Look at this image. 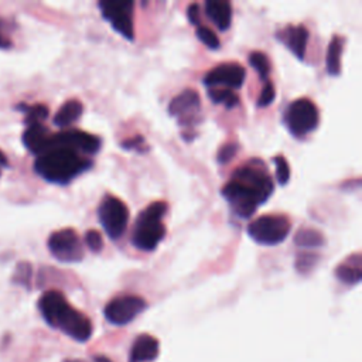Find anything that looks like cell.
<instances>
[{
  "instance_id": "1",
  "label": "cell",
  "mask_w": 362,
  "mask_h": 362,
  "mask_svg": "<svg viewBox=\"0 0 362 362\" xmlns=\"http://www.w3.org/2000/svg\"><path fill=\"white\" fill-rule=\"evenodd\" d=\"M274 189L273 181L262 160L253 158L236 168L221 194L235 215L249 218L266 202Z\"/></svg>"
},
{
  "instance_id": "2",
  "label": "cell",
  "mask_w": 362,
  "mask_h": 362,
  "mask_svg": "<svg viewBox=\"0 0 362 362\" xmlns=\"http://www.w3.org/2000/svg\"><path fill=\"white\" fill-rule=\"evenodd\" d=\"M40 311L48 325L61 329L75 341H86L92 334L90 321L78 310H75L57 290L44 293L38 301Z\"/></svg>"
},
{
  "instance_id": "3",
  "label": "cell",
  "mask_w": 362,
  "mask_h": 362,
  "mask_svg": "<svg viewBox=\"0 0 362 362\" xmlns=\"http://www.w3.org/2000/svg\"><path fill=\"white\" fill-rule=\"evenodd\" d=\"M90 165L92 161L83 158L78 151L68 147L51 146L37 157L34 170L48 182L68 184Z\"/></svg>"
},
{
  "instance_id": "4",
  "label": "cell",
  "mask_w": 362,
  "mask_h": 362,
  "mask_svg": "<svg viewBox=\"0 0 362 362\" xmlns=\"http://www.w3.org/2000/svg\"><path fill=\"white\" fill-rule=\"evenodd\" d=\"M167 209L168 206L164 201H156L139 214L132 233V243L134 247L150 252L158 246L165 236L163 218L167 214Z\"/></svg>"
},
{
  "instance_id": "5",
  "label": "cell",
  "mask_w": 362,
  "mask_h": 362,
  "mask_svg": "<svg viewBox=\"0 0 362 362\" xmlns=\"http://www.w3.org/2000/svg\"><path fill=\"white\" fill-rule=\"evenodd\" d=\"M291 223L284 215H262L247 226V235L257 243L274 246L281 243L290 233Z\"/></svg>"
},
{
  "instance_id": "6",
  "label": "cell",
  "mask_w": 362,
  "mask_h": 362,
  "mask_svg": "<svg viewBox=\"0 0 362 362\" xmlns=\"http://www.w3.org/2000/svg\"><path fill=\"white\" fill-rule=\"evenodd\" d=\"M318 109L307 98L293 100L284 113V124L296 137H303L311 133L318 124Z\"/></svg>"
},
{
  "instance_id": "7",
  "label": "cell",
  "mask_w": 362,
  "mask_h": 362,
  "mask_svg": "<svg viewBox=\"0 0 362 362\" xmlns=\"http://www.w3.org/2000/svg\"><path fill=\"white\" fill-rule=\"evenodd\" d=\"M98 218L107 236L112 240H116L127 228L129 209L122 199L107 194L98 206Z\"/></svg>"
},
{
  "instance_id": "8",
  "label": "cell",
  "mask_w": 362,
  "mask_h": 362,
  "mask_svg": "<svg viewBox=\"0 0 362 362\" xmlns=\"http://www.w3.org/2000/svg\"><path fill=\"white\" fill-rule=\"evenodd\" d=\"M48 249L51 255L65 263L81 262L83 259V247L78 233L71 229H59L49 235L48 238Z\"/></svg>"
},
{
  "instance_id": "9",
  "label": "cell",
  "mask_w": 362,
  "mask_h": 362,
  "mask_svg": "<svg viewBox=\"0 0 362 362\" xmlns=\"http://www.w3.org/2000/svg\"><path fill=\"white\" fill-rule=\"evenodd\" d=\"M102 16L110 23V25L124 38H134L133 27V1H117V0H102L99 1Z\"/></svg>"
},
{
  "instance_id": "10",
  "label": "cell",
  "mask_w": 362,
  "mask_h": 362,
  "mask_svg": "<svg viewBox=\"0 0 362 362\" xmlns=\"http://www.w3.org/2000/svg\"><path fill=\"white\" fill-rule=\"evenodd\" d=\"M146 307V301L139 296H119L106 304L105 317L115 325H124L134 320Z\"/></svg>"
},
{
  "instance_id": "11",
  "label": "cell",
  "mask_w": 362,
  "mask_h": 362,
  "mask_svg": "<svg viewBox=\"0 0 362 362\" xmlns=\"http://www.w3.org/2000/svg\"><path fill=\"white\" fill-rule=\"evenodd\" d=\"M246 71L240 64L225 62L214 66L204 76L202 82L211 89L216 86H223V89H239L245 81Z\"/></svg>"
},
{
  "instance_id": "12",
  "label": "cell",
  "mask_w": 362,
  "mask_h": 362,
  "mask_svg": "<svg viewBox=\"0 0 362 362\" xmlns=\"http://www.w3.org/2000/svg\"><path fill=\"white\" fill-rule=\"evenodd\" d=\"M51 146H61L72 148L78 153L95 154L100 148V139L82 130H66L57 134H51L48 147Z\"/></svg>"
},
{
  "instance_id": "13",
  "label": "cell",
  "mask_w": 362,
  "mask_h": 362,
  "mask_svg": "<svg viewBox=\"0 0 362 362\" xmlns=\"http://www.w3.org/2000/svg\"><path fill=\"white\" fill-rule=\"evenodd\" d=\"M201 110V98L197 90L185 89L168 105V115L178 119L180 124H194Z\"/></svg>"
},
{
  "instance_id": "14",
  "label": "cell",
  "mask_w": 362,
  "mask_h": 362,
  "mask_svg": "<svg viewBox=\"0 0 362 362\" xmlns=\"http://www.w3.org/2000/svg\"><path fill=\"white\" fill-rule=\"evenodd\" d=\"M277 38L286 44V47L298 58L303 59L305 55L308 30L304 25H288L277 33Z\"/></svg>"
},
{
  "instance_id": "15",
  "label": "cell",
  "mask_w": 362,
  "mask_h": 362,
  "mask_svg": "<svg viewBox=\"0 0 362 362\" xmlns=\"http://www.w3.org/2000/svg\"><path fill=\"white\" fill-rule=\"evenodd\" d=\"M49 137H51V133L41 123L30 124V126H27L25 132L23 133V143L28 151L40 156L41 153H44L47 150Z\"/></svg>"
},
{
  "instance_id": "16",
  "label": "cell",
  "mask_w": 362,
  "mask_h": 362,
  "mask_svg": "<svg viewBox=\"0 0 362 362\" xmlns=\"http://www.w3.org/2000/svg\"><path fill=\"white\" fill-rule=\"evenodd\" d=\"M208 18L222 31L228 30L232 21V6L225 0H208L205 3Z\"/></svg>"
},
{
  "instance_id": "17",
  "label": "cell",
  "mask_w": 362,
  "mask_h": 362,
  "mask_svg": "<svg viewBox=\"0 0 362 362\" xmlns=\"http://www.w3.org/2000/svg\"><path fill=\"white\" fill-rule=\"evenodd\" d=\"M158 352V342L151 335L143 334L136 338L130 349V362L153 361Z\"/></svg>"
},
{
  "instance_id": "18",
  "label": "cell",
  "mask_w": 362,
  "mask_h": 362,
  "mask_svg": "<svg viewBox=\"0 0 362 362\" xmlns=\"http://www.w3.org/2000/svg\"><path fill=\"white\" fill-rule=\"evenodd\" d=\"M335 276L345 284H356L362 277L359 253L349 256L344 263L338 264L335 269Z\"/></svg>"
},
{
  "instance_id": "19",
  "label": "cell",
  "mask_w": 362,
  "mask_h": 362,
  "mask_svg": "<svg viewBox=\"0 0 362 362\" xmlns=\"http://www.w3.org/2000/svg\"><path fill=\"white\" fill-rule=\"evenodd\" d=\"M82 110H83V106L79 100L76 99L66 100L55 113L54 124L58 127H66L79 119V116L82 115Z\"/></svg>"
},
{
  "instance_id": "20",
  "label": "cell",
  "mask_w": 362,
  "mask_h": 362,
  "mask_svg": "<svg viewBox=\"0 0 362 362\" xmlns=\"http://www.w3.org/2000/svg\"><path fill=\"white\" fill-rule=\"evenodd\" d=\"M344 48V38L339 35H334L328 44L325 65L329 75L337 76L341 72V54Z\"/></svg>"
},
{
  "instance_id": "21",
  "label": "cell",
  "mask_w": 362,
  "mask_h": 362,
  "mask_svg": "<svg viewBox=\"0 0 362 362\" xmlns=\"http://www.w3.org/2000/svg\"><path fill=\"white\" fill-rule=\"evenodd\" d=\"M294 242L297 246L300 247H320L324 245V236L321 235V232L311 229V228H303L300 229L296 236H294Z\"/></svg>"
},
{
  "instance_id": "22",
  "label": "cell",
  "mask_w": 362,
  "mask_h": 362,
  "mask_svg": "<svg viewBox=\"0 0 362 362\" xmlns=\"http://www.w3.org/2000/svg\"><path fill=\"white\" fill-rule=\"evenodd\" d=\"M208 96L214 103H221L226 106L228 109L235 107L239 103L238 95L230 90V89H223V88H211L208 90Z\"/></svg>"
},
{
  "instance_id": "23",
  "label": "cell",
  "mask_w": 362,
  "mask_h": 362,
  "mask_svg": "<svg viewBox=\"0 0 362 362\" xmlns=\"http://www.w3.org/2000/svg\"><path fill=\"white\" fill-rule=\"evenodd\" d=\"M249 62L255 68V71L260 75L262 79H267L270 74V62L264 52L253 51L249 54Z\"/></svg>"
},
{
  "instance_id": "24",
  "label": "cell",
  "mask_w": 362,
  "mask_h": 362,
  "mask_svg": "<svg viewBox=\"0 0 362 362\" xmlns=\"http://www.w3.org/2000/svg\"><path fill=\"white\" fill-rule=\"evenodd\" d=\"M47 116H48V107L45 105L37 103V105H33V106H25V123H27V126L41 123L44 119H47Z\"/></svg>"
},
{
  "instance_id": "25",
  "label": "cell",
  "mask_w": 362,
  "mask_h": 362,
  "mask_svg": "<svg viewBox=\"0 0 362 362\" xmlns=\"http://www.w3.org/2000/svg\"><path fill=\"white\" fill-rule=\"evenodd\" d=\"M197 37H198L199 41H202L211 49H218L219 45H221L219 38L216 37V34L205 25H198L197 27Z\"/></svg>"
},
{
  "instance_id": "26",
  "label": "cell",
  "mask_w": 362,
  "mask_h": 362,
  "mask_svg": "<svg viewBox=\"0 0 362 362\" xmlns=\"http://www.w3.org/2000/svg\"><path fill=\"white\" fill-rule=\"evenodd\" d=\"M274 164H276V178L279 181V184L284 185L288 182L290 180V165L287 163V160L283 156H276L273 158Z\"/></svg>"
},
{
  "instance_id": "27",
  "label": "cell",
  "mask_w": 362,
  "mask_h": 362,
  "mask_svg": "<svg viewBox=\"0 0 362 362\" xmlns=\"http://www.w3.org/2000/svg\"><path fill=\"white\" fill-rule=\"evenodd\" d=\"M236 153H238V144L236 143H226L219 148V151L216 154V160H218L219 164L229 163L235 157Z\"/></svg>"
},
{
  "instance_id": "28",
  "label": "cell",
  "mask_w": 362,
  "mask_h": 362,
  "mask_svg": "<svg viewBox=\"0 0 362 362\" xmlns=\"http://www.w3.org/2000/svg\"><path fill=\"white\" fill-rule=\"evenodd\" d=\"M85 243H86V246H88L92 252H95V253L100 252V249L103 247L102 236H100V233H99L98 230H95V229H90V230H88V232L85 233Z\"/></svg>"
},
{
  "instance_id": "29",
  "label": "cell",
  "mask_w": 362,
  "mask_h": 362,
  "mask_svg": "<svg viewBox=\"0 0 362 362\" xmlns=\"http://www.w3.org/2000/svg\"><path fill=\"white\" fill-rule=\"evenodd\" d=\"M276 98V90H274V86L272 82H266L259 98H257V105L259 106H269L270 103H273Z\"/></svg>"
},
{
  "instance_id": "30",
  "label": "cell",
  "mask_w": 362,
  "mask_h": 362,
  "mask_svg": "<svg viewBox=\"0 0 362 362\" xmlns=\"http://www.w3.org/2000/svg\"><path fill=\"white\" fill-rule=\"evenodd\" d=\"M122 147L123 148H127V150H144L146 148V144H144V139L141 136H136L130 140H126L122 143Z\"/></svg>"
},
{
  "instance_id": "31",
  "label": "cell",
  "mask_w": 362,
  "mask_h": 362,
  "mask_svg": "<svg viewBox=\"0 0 362 362\" xmlns=\"http://www.w3.org/2000/svg\"><path fill=\"white\" fill-rule=\"evenodd\" d=\"M187 16H188V20L191 24L199 25V6L197 3H192L188 6Z\"/></svg>"
},
{
  "instance_id": "32",
  "label": "cell",
  "mask_w": 362,
  "mask_h": 362,
  "mask_svg": "<svg viewBox=\"0 0 362 362\" xmlns=\"http://www.w3.org/2000/svg\"><path fill=\"white\" fill-rule=\"evenodd\" d=\"M10 45V41L7 40V37L4 35L3 30H1V24H0V48H7Z\"/></svg>"
},
{
  "instance_id": "33",
  "label": "cell",
  "mask_w": 362,
  "mask_h": 362,
  "mask_svg": "<svg viewBox=\"0 0 362 362\" xmlns=\"http://www.w3.org/2000/svg\"><path fill=\"white\" fill-rule=\"evenodd\" d=\"M0 165H3V167H7V165H8L7 157L3 154V151H1V150H0Z\"/></svg>"
},
{
  "instance_id": "34",
  "label": "cell",
  "mask_w": 362,
  "mask_h": 362,
  "mask_svg": "<svg viewBox=\"0 0 362 362\" xmlns=\"http://www.w3.org/2000/svg\"><path fill=\"white\" fill-rule=\"evenodd\" d=\"M95 362H110V361L106 356H96Z\"/></svg>"
}]
</instances>
